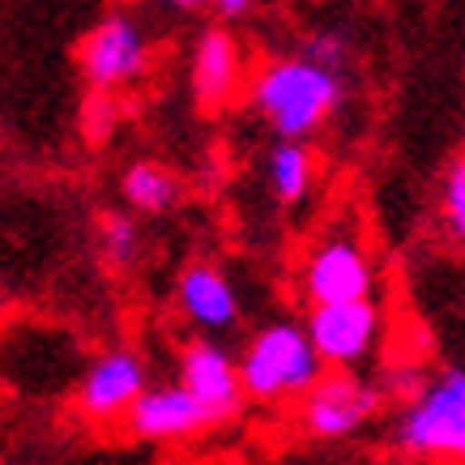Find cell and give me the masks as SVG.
Wrapping results in <instances>:
<instances>
[{
	"mask_svg": "<svg viewBox=\"0 0 465 465\" xmlns=\"http://www.w3.org/2000/svg\"><path fill=\"white\" fill-rule=\"evenodd\" d=\"M341 103V77L308 56L269 60L252 82V107L278 137H308Z\"/></svg>",
	"mask_w": 465,
	"mask_h": 465,
	"instance_id": "obj_1",
	"label": "cell"
},
{
	"mask_svg": "<svg viewBox=\"0 0 465 465\" xmlns=\"http://www.w3.org/2000/svg\"><path fill=\"white\" fill-rule=\"evenodd\" d=\"M235 363H240L243 397H252V401L299 397L324 371L308 329L295 321H273L265 329H256L243 359H235Z\"/></svg>",
	"mask_w": 465,
	"mask_h": 465,
	"instance_id": "obj_2",
	"label": "cell"
},
{
	"mask_svg": "<svg viewBox=\"0 0 465 465\" xmlns=\"http://www.w3.org/2000/svg\"><path fill=\"white\" fill-rule=\"evenodd\" d=\"M397 444L410 457L465 461V371L461 367L419 384V393L406 397L401 423H397Z\"/></svg>",
	"mask_w": 465,
	"mask_h": 465,
	"instance_id": "obj_3",
	"label": "cell"
},
{
	"mask_svg": "<svg viewBox=\"0 0 465 465\" xmlns=\"http://www.w3.org/2000/svg\"><path fill=\"white\" fill-rule=\"evenodd\" d=\"M381 410V389L354 376V367H324L299 393V423L316 440L354 436Z\"/></svg>",
	"mask_w": 465,
	"mask_h": 465,
	"instance_id": "obj_4",
	"label": "cell"
},
{
	"mask_svg": "<svg viewBox=\"0 0 465 465\" xmlns=\"http://www.w3.org/2000/svg\"><path fill=\"white\" fill-rule=\"evenodd\" d=\"M381 308L363 299H341V303H316L308 316V338L316 346L324 367H359L381 341Z\"/></svg>",
	"mask_w": 465,
	"mask_h": 465,
	"instance_id": "obj_5",
	"label": "cell"
},
{
	"mask_svg": "<svg viewBox=\"0 0 465 465\" xmlns=\"http://www.w3.org/2000/svg\"><path fill=\"white\" fill-rule=\"evenodd\" d=\"M77 64H82L85 82L94 85V90H107V94H112L115 85L137 82L145 73V64H150V43H145V35L137 30L133 17L112 14L82 39Z\"/></svg>",
	"mask_w": 465,
	"mask_h": 465,
	"instance_id": "obj_6",
	"label": "cell"
},
{
	"mask_svg": "<svg viewBox=\"0 0 465 465\" xmlns=\"http://www.w3.org/2000/svg\"><path fill=\"white\" fill-rule=\"evenodd\" d=\"M376 273H371V256L354 235H329L316 243L303 261V295L308 303H341V299H363L371 295Z\"/></svg>",
	"mask_w": 465,
	"mask_h": 465,
	"instance_id": "obj_7",
	"label": "cell"
},
{
	"mask_svg": "<svg viewBox=\"0 0 465 465\" xmlns=\"http://www.w3.org/2000/svg\"><path fill=\"white\" fill-rule=\"evenodd\" d=\"M180 384L201 401V410L210 414V423L235 419L243 406L240 363H235L218 341H210V333L197 341H188L180 351Z\"/></svg>",
	"mask_w": 465,
	"mask_h": 465,
	"instance_id": "obj_8",
	"label": "cell"
},
{
	"mask_svg": "<svg viewBox=\"0 0 465 465\" xmlns=\"http://www.w3.org/2000/svg\"><path fill=\"white\" fill-rule=\"evenodd\" d=\"M150 371H145V359L133 351H107L99 354L90 371L82 376V389H77V406L90 423H115L124 419L128 406L142 397Z\"/></svg>",
	"mask_w": 465,
	"mask_h": 465,
	"instance_id": "obj_9",
	"label": "cell"
},
{
	"mask_svg": "<svg viewBox=\"0 0 465 465\" xmlns=\"http://www.w3.org/2000/svg\"><path fill=\"white\" fill-rule=\"evenodd\" d=\"M124 427H128V436H137V440H183V436H197V431H205L213 423H210V414L201 410L197 397L175 381V384H158V389L145 384L142 397L128 406Z\"/></svg>",
	"mask_w": 465,
	"mask_h": 465,
	"instance_id": "obj_10",
	"label": "cell"
},
{
	"mask_svg": "<svg viewBox=\"0 0 465 465\" xmlns=\"http://www.w3.org/2000/svg\"><path fill=\"white\" fill-rule=\"evenodd\" d=\"M175 303H180L183 321H193L201 333H226L240 321V295L218 265H188L175 286Z\"/></svg>",
	"mask_w": 465,
	"mask_h": 465,
	"instance_id": "obj_11",
	"label": "cell"
},
{
	"mask_svg": "<svg viewBox=\"0 0 465 465\" xmlns=\"http://www.w3.org/2000/svg\"><path fill=\"white\" fill-rule=\"evenodd\" d=\"M243 82V56L235 35L223 26H210L193 47V90L205 112H218L240 94Z\"/></svg>",
	"mask_w": 465,
	"mask_h": 465,
	"instance_id": "obj_12",
	"label": "cell"
},
{
	"mask_svg": "<svg viewBox=\"0 0 465 465\" xmlns=\"http://www.w3.org/2000/svg\"><path fill=\"white\" fill-rule=\"evenodd\" d=\"M312 175H316V163H312V150L299 137H282L269 150V188L278 201H286V205L303 201L312 188Z\"/></svg>",
	"mask_w": 465,
	"mask_h": 465,
	"instance_id": "obj_13",
	"label": "cell"
},
{
	"mask_svg": "<svg viewBox=\"0 0 465 465\" xmlns=\"http://www.w3.org/2000/svg\"><path fill=\"white\" fill-rule=\"evenodd\" d=\"M124 201L133 205V210H142V213H167L175 201H180V180L171 175L163 163H133V167L124 171Z\"/></svg>",
	"mask_w": 465,
	"mask_h": 465,
	"instance_id": "obj_14",
	"label": "cell"
},
{
	"mask_svg": "<svg viewBox=\"0 0 465 465\" xmlns=\"http://www.w3.org/2000/svg\"><path fill=\"white\" fill-rule=\"evenodd\" d=\"M99 235H103V256L112 261L115 269H124L133 256H137V243H142V235H137V218L124 210H107L99 218Z\"/></svg>",
	"mask_w": 465,
	"mask_h": 465,
	"instance_id": "obj_15",
	"label": "cell"
},
{
	"mask_svg": "<svg viewBox=\"0 0 465 465\" xmlns=\"http://www.w3.org/2000/svg\"><path fill=\"white\" fill-rule=\"evenodd\" d=\"M444 223L465 243V158L452 163L449 180H444Z\"/></svg>",
	"mask_w": 465,
	"mask_h": 465,
	"instance_id": "obj_16",
	"label": "cell"
},
{
	"mask_svg": "<svg viewBox=\"0 0 465 465\" xmlns=\"http://www.w3.org/2000/svg\"><path fill=\"white\" fill-rule=\"evenodd\" d=\"M303 56H308L312 64H324V69L338 73L341 64H346V56H351V47H346V39H341V35L321 30V35H312V39L303 43Z\"/></svg>",
	"mask_w": 465,
	"mask_h": 465,
	"instance_id": "obj_17",
	"label": "cell"
},
{
	"mask_svg": "<svg viewBox=\"0 0 465 465\" xmlns=\"http://www.w3.org/2000/svg\"><path fill=\"white\" fill-rule=\"evenodd\" d=\"M115 124V103L107 99V90H94V99L85 103V137L99 145Z\"/></svg>",
	"mask_w": 465,
	"mask_h": 465,
	"instance_id": "obj_18",
	"label": "cell"
},
{
	"mask_svg": "<svg viewBox=\"0 0 465 465\" xmlns=\"http://www.w3.org/2000/svg\"><path fill=\"white\" fill-rule=\"evenodd\" d=\"M213 9H218L223 17H240V14L252 9V0H213Z\"/></svg>",
	"mask_w": 465,
	"mask_h": 465,
	"instance_id": "obj_19",
	"label": "cell"
},
{
	"mask_svg": "<svg viewBox=\"0 0 465 465\" xmlns=\"http://www.w3.org/2000/svg\"><path fill=\"white\" fill-rule=\"evenodd\" d=\"M167 5H175V9H201V5H210V0H167Z\"/></svg>",
	"mask_w": 465,
	"mask_h": 465,
	"instance_id": "obj_20",
	"label": "cell"
}]
</instances>
